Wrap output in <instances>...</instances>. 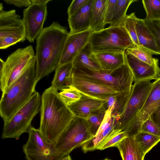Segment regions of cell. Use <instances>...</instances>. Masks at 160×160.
I'll return each instance as SVG.
<instances>
[{"label":"cell","instance_id":"obj_1","mask_svg":"<svg viewBox=\"0 0 160 160\" xmlns=\"http://www.w3.org/2000/svg\"><path fill=\"white\" fill-rule=\"evenodd\" d=\"M75 116L53 87L51 86L43 92L38 129L48 143L53 144Z\"/></svg>","mask_w":160,"mask_h":160},{"label":"cell","instance_id":"obj_2","mask_svg":"<svg viewBox=\"0 0 160 160\" xmlns=\"http://www.w3.org/2000/svg\"><path fill=\"white\" fill-rule=\"evenodd\" d=\"M68 33L66 27L54 22L44 28L37 38L35 73L37 82L58 65Z\"/></svg>","mask_w":160,"mask_h":160},{"label":"cell","instance_id":"obj_3","mask_svg":"<svg viewBox=\"0 0 160 160\" xmlns=\"http://www.w3.org/2000/svg\"><path fill=\"white\" fill-rule=\"evenodd\" d=\"M36 60L22 72L6 92L2 94L0 114L6 122L25 104L36 91Z\"/></svg>","mask_w":160,"mask_h":160},{"label":"cell","instance_id":"obj_4","mask_svg":"<svg viewBox=\"0 0 160 160\" xmlns=\"http://www.w3.org/2000/svg\"><path fill=\"white\" fill-rule=\"evenodd\" d=\"M72 73L101 85L113 87L122 94L131 92L134 81L132 74L126 62L120 67L113 70L73 68Z\"/></svg>","mask_w":160,"mask_h":160},{"label":"cell","instance_id":"obj_5","mask_svg":"<svg viewBox=\"0 0 160 160\" xmlns=\"http://www.w3.org/2000/svg\"><path fill=\"white\" fill-rule=\"evenodd\" d=\"M36 60L32 46L19 48L12 53L5 61L0 59V89L5 93L24 71Z\"/></svg>","mask_w":160,"mask_h":160},{"label":"cell","instance_id":"obj_6","mask_svg":"<svg viewBox=\"0 0 160 160\" xmlns=\"http://www.w3.org/2000/svg\"><path fill=\"white\" fill-rule=\"evenodd\" d=\"M41 97L36 92L8 121L4 122L2 139L18 140L24 133L28 132L34 118L40 110Z\"/></svg>","mask_w":160,"mask_h":160},{"label":"cell","instance_id":"obj_7","mask_svg":"<svg viewBox=\"0 0 160 160\" xmlns=\"http://www.w3.org/2000/svg\"><path fill=\"white\" fill-rule=\"evenodd\" d=\"M89 42L94 53L103 52H124L134 46L124 26H109L92 33Z\"/></svg>","mask_w":160,"mask_h":160},{"label":"cell","instance_id":"obj_8","mask_svg":"<svg viewBox=\"0 0 160 160\" xmlns=\"http://www.w3.org/2000/svg\"><path fill=\"white\" fill-rule=\"evenodd\" d=\"M93 137L86 120L75 116L53 145L56 151L64 157L82 147Z\"/></svg>","mask_w":160,"mask_h":160},{"label":"cell","instance_id":"obj_9","mask_svg":"<svg viewBox=\"0 0 160 160\" xmlns=\"http://www.w3.org/2000/svg\"><path fill=\"white\" fill-rule=\"evenodd\" d=\"M0 4V48L5 49L26 40L24 24L14 9L6 11Z\"/></svg>","mask_w":160,"mask_h":160},{"label":"cell","instance_id":"obj_10","mask_svg":"<svg viewBox=\"0 0 160 160\" xmlns=\"http://www.w3.org/2000/svg\"><path fill=\"white\" fill-rule=\"evenodd\" d=\"M147 80L134 83L125 109L117 120L114 129L124 131L136 117L144 105L153 82Z\"/></svg>","mask_w":160,"mask_h":160},{"label":"cell","instance_id":"obj_11","mask_svg":"<svg viewBox=\"0 0 160 160\" xmlns=\"http://www.w3.org/2000/svg\"><path fill=\"white\" fill-rule=\"evenodd\" d=\"M28 133V140L22 146L26 160H59L63 157L53 144L46 142L39 129L31 126Z\"/></svg>","mask_w":160,"mask_h":160},{"label":"cell","instance_id":"obj_12","mask_svg":"<svg viewBox=\"0 0 160 160\" xmlns=\"http://www.w3.org/2000/svg\"><path fill=\"white\" fill-rule=\"evenodd\" d=\"M31 4L23 10L22 18L26 30V38L33 42L44 28L48 12L47 4L31 0Z\"/></svg>","mask_w":160,"mask_h":160},{"label":"cell","instance_id":"obj_13","mask_svg":"<svg viewBox=\"0 0 160 160\" xmlns=\"http://www.w3.org/2000/svg\"><path fill=\"white\" fill-rule=\"evenodd\" d=\"M160 106V78L153 82L144 106L135 118L124 130L128 137H133L139 132L142 123Z\"/></svg>","mask_w":160,"mask_h":160},{"label":"cell","instance_id":"obj_14","mask_svg":"<svg viewBox=\"0 0 160 160\" xmlns=\"http://www.w3.org/2000/svg\"><path fill=\"white\" fill-rule=\"evenodd\" d=\"M71 86L82 94L102 100L122 94L113 87L101 85L72 73Z\"/></svg>","mask_w":160,"mask_h":160},{"label":"cell","instance_id":"obj_15","mask_svg":"<svg viewBox=\"0 0 160 160\" xmlns=\"http://www.w3.org/2000/svg\"><path fill=\"white\" fill-rule=\"evenodd\" d=\"M125 55L126 62L132 74L134 83L156 80L160 78L158 61L150 65L139 60L126 51Z\"/></svg>","mask_w":160,"mask_h":160},{"label":"cell","instance_id":"obj_16","mask_svg":"<svg viewBox=\"0 0 160 160\" xmlns=\"http://www.w3.org/2000/svg\"><path fill=\"white\" fill-rule=\"evenodd\" d=\"M91 34L89 30L76 33H68L58 65L72 62L89 42Z\"/></svg>","mask_w":160,"mask_h":160},{"label":"cell","instance_id":"obj_17","mask_svg":"<svg viewBox=\"0 0 160 160\" xmlns=\"http://www.w3.org/2000/svg\"><path fill=\"white\" fill-rule=\"evenodd\" d=\"M115 118L110 111L107 110L104 119L95 135L81 147L84 153L97 150L114 129Z\"/></svg>","mask_w":160,"mask_h":160},{"label":"cell","instance_id":"obj_18","mask_svg":"<svg viewBox=\"0 0 160 160\" xmlns=\"http://www.w3.org/2000/svg\"><path fill=\"white\" fill-rule=\"evenodd\" d=\"M81 94L78 101L68 106L75 116L86 119L92 113L101 108L105 100Z\"/></svg>","mask_w":160,"mask_h":160},{"label":"cell","instance_id":"obj_19","mask_svg":"<svg viewBox=\"0 0 160 160\" xmlns=\"http://www.w3.org/2000/svg\"><path fill=\"white\" fill-rule=\"evenodd\" d=\"M93 0L89 1L72 16L68 17L70 29L68 33L72 34L89 30L92 6Z\"/></svg>","mask_w":160,"mask_h":160},{"label":"cell","instance_id":"obj_20","mask_svg":"<svg viewBox=\"0 0 160 160\" xmlns=\"http://www.w3.org/2000/svg\"><path fill=\"white\" fill-rule=\"evenodd\" d=\"M135 27L139 47L148 51L152 54H159L155 38L146 25L143 19L137 18Z\"/></svg>","mask_w":160,"mask_h":160},{"label":"cell","instance_id":"obj_21","mask_svg":"<svg viewBox=\"0 0 160 160\" xmlns=\"http://www.w3.org/2000/svg\"><path fill=\"white\" fill-rule=\"evenodd\" d=\"M102 69H116L126 63L125 52H103L94 53Z\"/></svg>","mask_w":160,"mask_h":160},{"label":"cell","instance_id":"obj_22","mask_svg":"<svg viewBox=\"0 0 160 160\" xmlns=\"http://www.w3.org/2000/svg\"><path fill=\"white\" fill-rule=\"evenodd\" d=\"M117 148L122 160H144L145 154L133 137H128Z\"/></svg>","mask_w":160,"mask_h":160},{"label":"cell","instance_id":"obj_23","mask_svg":"<svg viewBox=\"0 0 160 160\" xmlns=\"http://www.w3.org/2000/svg\"><path fill=\"white\" fill-rule=\"evenodd\" d=\"M107 0H93L91 11L89 29L92 33L104 29Z\"/></svg>","mask_w":160,"mask_h":160},{"label":"cell","instance_id":"obj_24","mask_svg":"<svg viewBox=\"0 0 160 160\" xmlns=\"http://www.w3.org/2000/svg\"><path fill=\"white\" fill-rule=\"evenodd\" d=\"M72 63L74 68H86L94 70L102 69L89 42L75 58Z\"/></svg>","mask_w":160,"mask_h":160},{"label":"cell","instance_id":"obj_25","mask_svg":"<svg viewBox=\"0 0 160 160\" xmlns=\"http://www.w3.org/2000/svg\"><path fill=\"white\" fill-rule=\"evenodd\" d=\"M73 68L72 62L58 65L55 69L51 86L57 91H62L71 86Z\"/></svg>","mask_w":160,"mask_h":160},{"label":"cell","instance_id":"obj_26","mask_svg":"<svg viewBox=\"0 0 160 160\" xmlns=\"http://www.w3.org/2000/svg\"><path fill=\"white\" fill-rule=\"evenodd\" d=\"M137 1L136 0H118L109 26H123L127 16V11L129 7L132 3Z\"/></svg>","mask_w":160,"mask_h":160},{"label":"cell","instance_id":"obj_27","mask_svg":"<svg viewBox=\"0 0 160 160\" xmlns=\"http://www.w3.org/2000/svg\"><path fill=\"white\" fill-rule=\"evenodd\" d=\"M133 137L145 155L160 142V137L142 132Z\"/></svg>","mask_w":160,"mask_h":160},{"label":"cell","instance_id":"obj_28","mask_svg":"<svg viewBox=\"0 0 160 160\" xmlns=\"http://www.w3.org/2000/svg\"><path fill=\"white\" fill-rule=\"evenodd\" d=\"M128 137L125 131L120 129H114L108 138L98 147L97 150H102L110 147H117Z\"/></svg>","mask_w":160,"mask_h":160},{"label":"cell","instance_id":"obj_29","mask_svg":"<svg viewBox=\"0 0 160 160\" xmlns=\"http://www.w3.org/2000/svg\"><path fill=\"white\" fill-rule=\"evenodd\" d=\"M106 111L103 105L99 109L92 113L86 119L93 137L97 133L104 119Z\"/></svg>","mask_w":160,"mask_h":160},{"label":"cell","instance_id":"obj_30","mask_svg":"<svg viewBox=\"0 0 160 160\" xmlns=\"http://www.w3.org/2000/svg\"><path fill=\"white\" fill-rule=\"evenodd\" d=\"M142 3L146 13L145 21L160 20V0H142Z\"/></svg>","mask_w":160,"mask_h":160},{"label":"cell","instance_id":"obj_31","mask_svg":"<svg viewBox=\"0 0 160 160\" xmlns=\"http://www.w3.org/2000/svg\"><path fill=\"white\" fill-rule=\"evenodd\" d=\"M139 60L150 65L154 64L158 61L157 58H153L152 54L145 49L135 45L126 50Z\"/></svg>","mask_w":160,"mask_h":160},{"label":"cell","instance_id":"obj_32","mask_svg":"<svg viewBox=\"0 0 160 160\" xmlns=\"http://www.w3.org/2000/svg\"><path fill=\"white\" fill-rule=\"evenodd\" d=\"M137 18L135 12L127 15L123 26L134 45L139 47L135 27Z\"/></svg>","mask_w":160,"mask_h":160},{"label":"cell","instance_id":"obj_33","mask_svg":"<svg viewBox=\"0 0 160 160\" xmlns=\"http://www.w3.org/2000/svg\"><path fill=\"white\" fill-rule=\"evenodd\" d=\"M59 93L62 100L68 106L77 102L82 97L81 93L71 86L61 91Z\"/></svg>","mask_w":160,"mask_h":160},{"label":"cell","instance_id":"obj_34","mask_svg":"<svg viewBox=\"0 0 160 160\" xmlns=\"http://www.w3.org/2000/svg\"><path fill=\"white\" fill-rule=\"evenodd\" d=\"M139 132H146L160 137V129L150 117L142 123Z\"/></svg>","mask_w":160,"mask_h":160},{"label":"cell","instance_id":"obj_35","mask_svg":"<svg viewBox=\"0 0 160 160\" xmlns=\"http://www.w3.org/2000/svg\"><path fill=\"white\" fill-rule=\"evenodd\" d=\"M144 21L155 38L159 54L160 55V23L158 20Z\"/></svg>","mask_w":160,"mask_h":160},{"label":"cell","instance_id":"obj_36","mask_svg":"<svg viewBox=\"0 0 160 160\" xmlns=\"http://www.w3.org/2000/svg\"><path fill=\"white\" fill-rule=\"evenodd\" d=\"M118 0H107L104 23L110 24L114 14Z\"/></svg>","mask_w":160,"mask_h":160},{"label":"cell","instance_id":"obj_37","mask_svg":"<svg viewBox=\"0 0 160 160\" xmlns=\"http://www.w3.org/2000/svg\"><path fill=\"white\" fill-rule=\"evenodd\" d=\"M89 0H73L68 8V17H70L87 4Z\"/></svg>","mask_w":160,"mask_h":160},{"label":"cell","instance_id":"obj_38","mask_svg":"<svg viewBox=\"0 0 160 160\" xmlns=\"http://www.w3.org/2000/svg\"><path fill=\"white\" fill-rule=\"evenodd\" d=\"M3 1L7 4L20 8L28 7L32 3L31 0H4Z\"/></svg>","mask_w":160,"mask_h":160},{"label":"cell","instance_id":"obj_39","mask_svg":"<svg viewBox=\"0 0 160 160\" xmlns=\"http://www.w3.org/2000/svg\"><path fill=\"white\" fill-rule=\"evenodd\" d=\"M150 117L160 129V106L151 113Z\"/></svg>","mask_w":160,"mask_h":160},{"label":"cell","instance_id":"obj_40","mask_svg":"<svg viewBox=\"0 0 160 160\" xmlns=\"http://www.w3.org/2000/svg\"><path fill=\"white\" fill-rule=\"evenodd\" d=\"M33 1L36 2L43 3V4H47V3L51 1V0H33Z\"/></svg>","mask_w":160,"mask_h":160},{"label":"cell","instance_id":"obj_41","mask_svg":"<svg viewBox=\"0 0 160 160\" xmlns=\"http://www.w3.org/2000/svg\"><path fill=\"white\" fill-rule=\"evenodd\" d=\"M59 160H72V159L71 156L68 155L63 157Z\"/></svg>","mask_w":160,"mask_h":160},{"label":"cell","instance_id":"obj_42","mask_svg":"<svg viewBox=\"0 0 160 160\" xmlns=\"http://www.w3.org/2000/svg\"><path fill=\"white\" fill-rule=\"evenodd\" d=\"M111 160L109 159H108V158H105V159H104V160Z\"/></svg>","mask_w":160,"mask_h":160},{"label":"cell","instance_id":"obj_43","mask_svg":"<svg viewBox=\"0 0 160 160\" xmlns=\"http://www.w3.org/2000/svg\"><path fill=\"white\" fill-rule=\"evenodd\" d=\"M158 21H159V22H160V20H158Z\"/></svg>","mask_w":160,"mask_h":160}]
</instances>
